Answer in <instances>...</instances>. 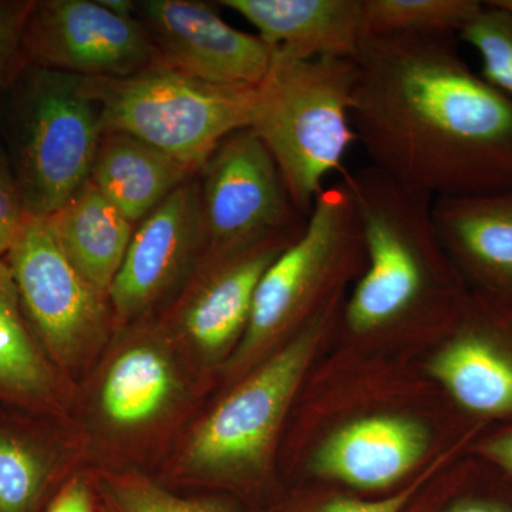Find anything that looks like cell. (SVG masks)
Here are the masks:
<instances>
[{
	"label": "cell",
	"mask_w": 512,
	"mask_h": 512,
	"mask_svg": "<svg viewBox=\"0 0 512 512\" xmlns=\"http://www.w3.org/2000/svg\"><path fill=\"white\" fill-rule=\"evenodd\" d=\"M357 262L366 264L365 237L355 198L342 180L323 188L302 234L262 275L234 365L247 362L306 313L316 315V303L328 305L323 296Z\"/></svg>",
	"instance_id": "5"
},
{
	"label": "cell",
	"mask_w": 512,
	"mask_h": 512,
	"mask_svg": "<svg viewBox=\"0 0 512 512\" xmlns=\"http://www.w3.org/2000/svg\"><path fill=\"white\" fill-rule=\"evenodd\" d=\"M47 220L74 268L109 298L136 229L133 222L90 180Z\"/></svg>",
	"instance_id": "18"
},
{
	"label": "cell",
	"mask_w": 512,
	"mask_h": 512,
	"mask_svg": "<svg viewBox=\"0 0 512 512\" xmlns=\"http://www.w3.org/2000/svg\"><path fill=\"white\" fill-rule=\"evenodd\" d=\"M305 227L278 232L227 254L208 256L207 266L175 313L184 338L202 355L220 356L242 339L262 275Z\"/></svg>",
	"instance_id": "13"
},
{
	"label": "cell",
	"mask_w": 512,
	"mask_h": 512,
	"mask_svg": "<svg viewBox=\"0 0 512 512\" xmlns=\"http://www.w3.org/2000/svg\"><path fill=\"white\" fill-rule=\"evenodd\" d=\"M57 394L55 369L25 318L8 262L0 258V399L46 409Z\"/></svg>",
	"instance_id": "20"
},
{
	"label": "cell",
	"mask_w": 512,
	"mask_h": 512,
	"mask_svg": "<svg viewBox=\"0 0 512 512\" xmlns=\"http://www.w3.org/2000/svg\"><path fill=\"white\" fill-rule=\"evenodd\" d=\"M52 477V461L37 444L0 429V512H37Z\"/></svg>",
	"instance_id": "22"
},
{
	"label": "cell",
	"mask_w": 512,
	"mask_h": 512,
	"mask_svg": "<svg viewBox=\"0 0 512 512\" xmlns=\"http://www.w3.org/2000/svg\"><path fill=\"white\" fill-rule=\"evenodd\" d=\"M177 390L173 363L156 343L143 340L111 363L101 384V413L117 429L146 426L168 409Z\"/></svg>",
	"instance_id": "19"
},
{
	"label": "cell",
	"mask_w": 512,
	"mask_h": 512,
	"mask_svg": "<svg viewBox=\"0 0 512 512\" xmlns=\"http://www.w3.org/2000/svg\"><path fill=\"white\" fill-rule=\"evenodd\" d=\"M25 217L12 158L0 146V258L8 255Z\"/></svg>",
	"instance_id": "25"
},
{
	"label": "cell",
	"mask_w": 512,
	"mask_h": 512,
	"mask_svg": "<svg viewBox=\"0 0 512 512\" xmlns=\"http://www.w3.org/2000/svg\"><path fill=\"white\" fill-rule=\"evenodd\" d=\"M195 174L138 138L103 133L90 181L136 225Z\"/></svg>",
	"instance_id": "17"
},
{
	"label": "cell",
	"mask_w": 512,
	"mask_h": 512,
	"mask_svg": "<svg viewBox=\"0 0 512 512\" xmlns=\"http://www.w3.org/2000/svg\"><path fill=\"white\" fill-rule=\"evenodd\" d=\"M33 8L32 0L0 2V80L23 59V36Z\"/></svg>",
	"instance_id": "26"
},
{
	"label": "cell",
	"mask_w": 512,
	"mask_h": 512,
	"mask_svg": "<svg viewBox=\"0 0 512 512\" xmlns=\"http://www.w3.org/2000/svg\"><path fill=\"white\" fill-rule=\"evenodd\" d=\"M201 173L208 256L249 247L308 220L296 210L274 157L249 127L225 138Z\"/></svg>",
	"instance_id": "9"
},
{
	"label": "cell",
	"mask_w": 512,
	"mask_h": 512,
	"mask_svg": "<svg viewBox=\"0 0 512 512\" xmlns=\"http://www.w3.org/2000/svg\"><path fill=\"white\" fill-rule=\"evenodd\" d=\"M137 10L161 66L222 86L256 87L269 72L274 50L228 25L207 3L144 0Z\"/></svg>",
	"instance_id": "11"
},
{
	"label": "cell",
	"mask_w": 512,
	"mask_h": 512,
	"mask_svg": "<svg viewBox=\"0 0 512 512\" xmlns=\"http://www.w3.org/2000/svg\"><path fill=\"white\" fill-rule=\"evenodd\" d=\"M47 512H94L92 493L84 481H70L64 485Z\"/></svg>",
	"instance_id": "29"
},
{
	"label": "cell",
	"mask_w": 512,
	"mask_h": 512,
	"mask_svg": "<svg viewBox=\"0 0 512 512\" xmlns=\"http://www.w3.org/2000/svg\"><path fill=\"white\" fill-rule=\"evenodd\" d=\"M367 37H456L480 10V0H365Z\"/></svg>",
	"instance_id": "21"
},
{
	"label": "cell",
	"mask_w": 512,
	"mask_h": 512,
	"mask_svg": "<svg viewBox=\"0 0 512 512\" xmlns=\"http://www.w3.org/2000/svg\"><path fill=\"white\" fill-rule=\"evenodd\" d=\"M356 63L352 59H298L275 52L256 87L249 128L274 157L296 210L308 218L329 175L357 143L352 124Z\"/></svg>",
	"instance_id": "3"
},
{
	"label": "cell",
	"mask_w": 512,
	"mask_h": 512,
	"mask_svg": "<svg viewBox=\"0 0 512 512\" xmlns=\"http://www.w3.org/2000/svg\"><path fill=\"white\" fill-rule=\"evenodd\" d=\"M498 8L507 10L512 15V0H491Z\"/></svg>",
	"instance_id": "32"
},
{
	"label": "cell",
	"mask_w": 512,
	"mask_h": 512,
	"mask_svg": "<svg viewBox=\"0 0 512 512\" xmlns=\"http://www.w3.org/2000/svg\"><path fill=\"white\" fill-rule=\"evenodd\" d=\"M101 133H123L200 173L222 141L248 128L256 87L222 86L154 64L120 79H84Z\"/></svg>",
	"instance_id": "4"
},
{
	"label": "cell",
	"mask_w": 512,
	"mask_h": 512,
	"mask_svg": "<svg viewBox=\"0 0 512 512\" xmlns=\"http://www.w3.org/2000/svg\"><path fill=\"white\" fill-rule=\"evenodd\" d=\"M204 247L200 181L188 180L138 222L109 301L121 319L150 309Z\"/></svg>",
	"instance_id": "12"
},
{
	"label": "cell",
	"mask_w": 512,
	"mask_h": 512,
	"mask_svg": "<svg viewBox=\"0 0 512 512\" xmlns=\"http://www.w3.org/2000/svg\"><path fill=\"white\" fill-rule=\"evenodd\" d=\"M275 52L355 60L366 40L365 0H222Z\"/></svg>",
	"instance_id": "14"
},
{
	"label": "cell",
	"mask_w": 512,
	"mask_h": 512,
	"mask_svg": "<svg viewBox=\"0 0 512 512\" xmlns=\"http://www.w3.org/2000/svg\"><path fill=\"white\" fill-rule=\"evenodd\" d=\"M104 495L110 512H232L215 501L178 497L140 476L110 477Z\"/></svg>",
	"instance_id": "24"
},
{
	"label": "cell",
	"mask_w": 512,
	"mask_h": 512,
	"mask_svg": "<svg viewBox=\"0 0 512 512\" xmlns=\"http://www.w3.org/2000/svg\"><path fill=\"white\" fill-rule=\"evenodd\" d=\"M431 471H434V467L427 471V473H424L423 477H420L416 483L407 487L406 490L400 491V493L394 494L392 497L386 498V500H335L325 505L319 512H400L412 500L413 494L423 484L426 477H429Z\"/></svg>",
	"instance_id": "27"
},
{
	"label": "cell",
	"mask_w": 512,
	"mask_h": 512,
	"mask_svg": "<svg viewBox=\"0 0 512 512\" xmlns=\"http://www.w3.org/2000/svg\"><path fill=\"white\" fill-rule=\"evenodd\" d=\"M355 198L366 269L346 305L357 335L390 328L426 305L434 289L463 293L434 227L433 197L397 183L372 165L343 174Z\"/></svg>",
	"instance_id": "2"
},
{
	"label": "cell",
	"mask_w": 512,
	"mask_h": 512,
	"mask_svg": "<svg viewBox=\"0 0 512 512\" xmlns=\"http://www.w3.org/2000/svg\"><path fill=\"white\" fill-rule=\"evenodd\" d=\"M431 215L448 258L478 291L512 293V187L433 198Z\"/></svg>",
	"instance_id": "15"
},
{
	"label": "cell",
	"mask_w": 512,
	"mask_h": 512,
	"mask_svg": "<svg viewBox=\"0 0 512 512\" xmlns=\"http://www.w3.org/2000/svg\"><path fill=\"white\" fill-rule=\"evenodd\" d=\"M458 39L476 50L485 82L512 100V15L487 0Z\"/></svg>",
	"instance_id": "23"
},
{
	"label": "cell",
	"mask_w": 512,
	"mask_h": 512,
	"mask_svg": "<svg viewBox=\"0 0 512 512\" xmlns=\"http://www.w3.org/2000/svg\"><path fill=\"white\" fill-rule=\"evenodd\" d=\"M355 63L350 114L369 165L433 198L512 187V100L456 37H366Z\"/></svg>",
	"instance_id": "1"
},
{
	"label": "cell",
	"mask_w": 512,
	"mask_h": 512,
	"mask_svg": "<svg viewBox=\"0 0 512 512\" xmlns=\"http://www.w3.org/2000/svg\"><path fill=\"white\" fill-rule=\"evenodd\" d=\"M471 450L485 463L512 478V424L510 427L474 441Z\"/></svg>",
	"instance_id": "28"
},
{
	"label": "cell",
	"mask_w": 512,
	"mask_h": 512,
	"mask_svg": "<svg viewBox=\"0 0 512 512\" xmlns=\"http://www.w3.org/2000/svg\"><path fill=\"white\" fill-rule=\"evenodd\" d=\"M22 53L35 69L84 79H120L158 63L143 23L114 15L99 0L35 2Z\"/></svg>",
	"instance_id": "10"
},
{
	"label": "cell",
	"mask_w": 512,
	"mask_h": 512,
	"mask_svg": "<svg viewBox=\"0 0 512 512\" xmlns=\"http://www.w3.org/2000/svg\"><path fill=\"white\" fill-rule=\"evenodd\" d=\"M429 434L406 417L375 416L336 431L318 451L313 470L362 490L389 487L426 453Z\"/></svg>",
	"instance_id": "16"
},
{
	"label": "cell",
	"mask_w": 512,
	"mask_h": 512,
	"mask_svg": "<svg viewBox=\"0 0 512 512\" xmlns=\"http://www.w3.org/2000/svg\"><path fill=\"white\" fill-rule=\"evenodd\" d=\"M5 259L37 340L60 365L79 363L103 339L109 298L74 268L47 218L26 215Z\"/></svg>",
	"instance_id": "8"
},
{
	"label": "cell",
	"mask_w": 512,
	"mask_h": 512,
	"mask_svg": "<svg viewBox=\"0 0 512 512\" xmlns=\"http://www.w3.org/2000/svg\"><path fill=\"white\" fill-rule=\"evenodd\" d=\"M101 134L83 77L33 69L20 100L12 160L26 215L52 217L82 190Z\"/></svg>",
	"instance_id": "6"
},
{
	"label": "cell",
	"mask_w": 512,
	"mask_h": 512,
	"mask_svg": "<svg viewBox=\"0 0 512 512\" xmlns=\"http://www.w3.org/2000/svg\"><path fill=\"white\" fill-rule=\"evenodd\" d=\"M447 512H512V507L497 498L468 497L458 501Z\"/></svg>",
	"instance_id": "30"
},
{
	"label": "cell",
	"mask_w": 512,
	"mask_h": 512,
	"mask_svg": "<svg viewBox=\"0 0 512 512\" xmlns=\"http://www.w3.org/2000/svg\"><path fill=\"white\" fill-rule=\"evenodd\" d=\"M99 3L121 18H134V12L137 10V3L130 0H99Z\"/></svg>",
	"instance_id": "31"
},
{
	"label": "cell",
	"mask_w": 512,
	"mask_h": 512,
	"mask_svg": "<svg viewBox=\"0 0 512 512\" xmlns=\"http://www.w3.org/2000/svg\"><path fill=\"white\" fill-rule=\"evenodd\" d=\"M336 298L301 332L229 394L185 448V468L201 478H237L261 470L313 350L328 328Z\"/></svg>",
	"instance_id": "7"
}]
</instances>
